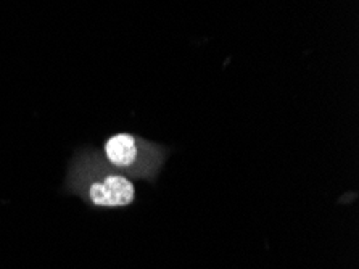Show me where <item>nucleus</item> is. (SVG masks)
<instances>
[{
    "label": "nucleus",
    "mask_w": 359,
    "mask_h": 269,
    "mask_svg": "<svg viewBox=\"0 0 359 269\" xmlns=\"http://www.w3.org/2000/svg\"><path fill=\"white\" fill-rule=\"evenodd\" d=\"M78 174L86 178L83 185L92 205L103 208L126 206L133 203L135 190L134 184L123 174L113 173L108 166L95 168V155L81 158Z\"/></svg>",
    "instance_id": "nucleus-1"
},
{
    "label": "nucleus",
    "mask_w": 359,
    "mask_h": 269,
    "mask_svg": "<svg viewBox=\"0 0 359 269\" xmlns=\"http://www.w3.org/2000/svg\"><path fill=\"white\" fill-rule=\"evenodd\" d=\"M140 142L130 134H116L105 144V157L111 166L118 169H130L137 162Z\"/></svg>",
    "instance_id": "nucleus-2"
}]
</instances>
